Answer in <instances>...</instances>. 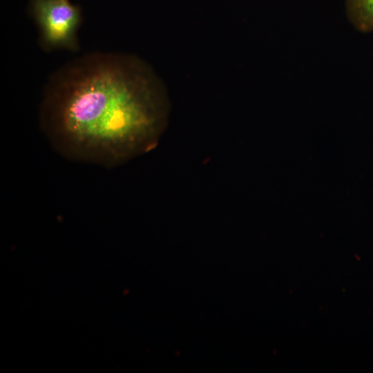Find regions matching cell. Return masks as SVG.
Returning a JSON list of instances; mask_svg holds the SVG:
<instances>
[{
    "mask_svg": "<svg viewBox=\"0 0 373 373\" xmlns=\"http://www.w3.org/2000/svg\"><path fill=\"white\" fill-rule=\"evenodd\" d=\"M169 112L166 88L145 61L129 54L95 52L51 75L39 122L61 155L114 167L153 149Z\"/></svg>",
    "mask_w": 373,
    "mask_h": 373,
    "instance_id": "6da1fadb",
    "label": "cell"
},
{
    "mask_svg": "<svg viewBox=\"0 0 373 373\" xmlns=\"http://www.w3.org/2000/svg\"><path fill=\"white\" fill-rule=\"evenodd\" d=\"M29 10L44 50L79 49L77 32L82 22L79 6L70 0H30Z\"/></svg>",
    "mask_w": 373,
    "mask_h": 373,
    "instance_id": "7a4b0ae2",
    "label": "cell"
},
{
    "mask_svg": "<svg viewBox=\"0 0 373 373\" xmlns=\"http://www.w3.org/2000/svg\"><path fill=\"white\" fill-rule=\"evenodd\" d=\"M348 19L363 33L373 32V0H346Z\"/></svg>",
    "mask_w": 373,
    "mask_h": 373,
    "instance_id": "3957f363",
    "label": "cell"
}]
</instances>
